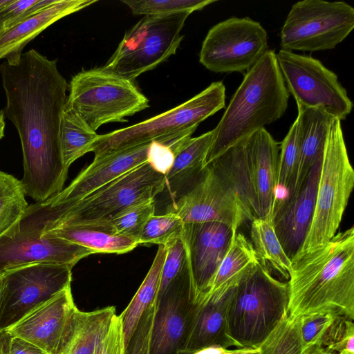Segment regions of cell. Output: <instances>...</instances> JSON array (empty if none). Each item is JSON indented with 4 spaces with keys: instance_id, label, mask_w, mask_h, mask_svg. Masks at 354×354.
Masks as SVG:
<instances>
[{
    "instance_id": "obj_24",
    "label": "cell",
    "mask_w": 354,
    "mask_h": 354,
    "mask_svg": "<svg viewBox=\"0 0 354 354\" xmlns=\"http://www.w3.org/2000/svg\"><path fill=\"white\" fill-rule=\"evenodd\" d=\"M213 135L212 129L198 137L187 138L173 148L174 162L165 175V187H168L172 194L181 195L201 177Z\"/></svg>"
},
{
    "instance_id": "obj_12",
    "label": "cell",
    "mask_w": 354,
    "mask_h": 354,
    "mask_svg": "<svg viewBox=\"0 0 354 354\" xmlns=\"http://www.w3.org/2000/svg\"><path fill=\"white\" fill-rule=\"evenodd\" d=\"M276 57L287 90L297 105L322 108L341 121L350 114L353 102L346 89L319 60L284 49Z\"/></svg>"
},
{
    "instance_id": "obj_43",
    "label": "cell",
    "mask_w": 354,
    "mask_h": 354,
    "mask_svg": "<svg viewBox=\"0 0 354 354\" xmlns=\"http://www.w3.org/2000/svg\"><path fill=\"white\" fill-rule=\"evenodd\" d=\"M0 350L2 354H48L30 342L0 330Z\"/></svg>"
},
{
    "instance_id": "obj_7",
    "label": "cell",
    "mask_w": 354,
    "mask_h": 354,
    "mask_svg": "<svg viewBox=\"0 0 354 354\" xmlns=\"http://www.w3.org/2000/svg\"><path fill=\"white\" fill-rule=\"evenodd\" d=\"M68 88L66 106L95 131L104 124L127 122V117L149 106L133 81L103 67L81 71Z\"/></svg>"
},
{
    "instance_id": "obj_32",
    "label": "cell",
    "mask_w": 354,
    "mask_h": 354,
    "mask_svg": "<svg viewBox=\"0 0 354 354\" xmlns=\"http://www.w3.org/2000/svg\"><path fill=\"white\" fill-rule=\"evenodd\" d=\"M115 314L113 306L84 312L82 326L71 354H93Z\"/></svg>"
},
{
    "instance_id": "obj_19",
    "label": "cell",
    "mask_w": 354,
    "mask_h": 354,
    "mask_svg": "<svg viewBox=\"0 0 354 354\" xmlns=\"http://www.w3.org/2000/svg\"><path fill=\"white\" fill-rule=\"evenodd\" d=\"M321 161L322 158L311 168L296 194L276 204L272 218L274 230L290 260L301 250L312 224Z\"/></svg>"
},
{
    "instance_id": "obj_10",
    "label": "cell",
    "mask_w": 354,
    "mask_h": 354,
    "mask_svg": "<svg viewBox=\"0 0 354 354\" xmlns=\"http://www.w3.org/2000/svg\"><path fill=\"white\" fill-rule=\"evenodd\" d=\"M354 28V8L344 1L304 0L293 4L280 32L281 49H333Z\"/></svg>"
},
{
    "instance_id": "obj_41",
    "label": "cell",
    "mask_w": 354,
    "mask_h": 354,
    "mask_svg": "<svg viewBox=\"0 0 354 354\" xmlns=\"http://www.w3.org/2000/svg\"><path fill=\"white\" fill-rule=\"evenodd\" d=\"M156 309V299L140 319L126 348V354H149L151 335Z\"/></svg>"
},
{
    "instance_id": "obj_21",
    "label": "cell",
    "mask_w": 354,
    "mask_h": 354,
    "mask_svg": "<svg viewBox=\"0 0 354 354\" xmlns=\"http://www.w3.org/2000/svg\"><path fill=\"white\" fill-rule=\"evenodd\" d=\"M234 288L196 302L183 354L212 345L241 348L230 337L228 330V311Z\"/></svg>"
},
{
    "instance_id": "obj_18",
    "label": "cell",
    "mask_w": 354,
    "mask_h": 354,
    "mask_svg": "<svg viewBox=\"0 0 354 354\" xmlns=\"http://www.w3.org/2000/svg\"><path fill=\"white\" fill-rule=\"evenodd\" d=\"M254 218L271 219L278 201V143L262 128L245 140Z\"/></svg>"
},
{
    "instance_id": "obj_3",
    "label": "cell",
    "mask_w": 354,
    "mask_h": 354,
    "mask_svg": "<svg viewBox=\"0 0 354 354\" xmlns=\"http://www.w3.org/2000/svg\"><path fill=\"white\" fill-rule=\"evenodd\" d=\"M289 93L276 53L268 50L245 73L217 126L205 160H213L284 114Z\"/></svg>"
},
{
    "instance_id": "obj_4",
    "label": "cell",
    "mask_w": 354,
    "mask_h": 354,
    "mask_svg": "<svg viewBox=\"0 0 354 354\" xmlns=\"http://www.w3.org/2000/svg\"><path fill=\"white\" fill-rule=\"evenodd\" d=\"M289 286L260 263L235 287L228 311L230 337L256 348L288 316Z\"/></svg>"
},
{
    "instance_id": "obj_13",
    "label": "cell",
    "mask_w": 354,
    "mask_h": 354,
    "mask_svg": "<svg viewBox=\"0 0 354 354\" xmlns=\"http://www.w3.org/2000/svg\"><path fill=\"white\" fill-rule=\"evenodd\" d=\"M268 48L267 32L259 22L249 17H231L209 30L199 62L214 73L243 72Z\"/></svg>"
},
{
    "instance_id": "obj_52",
    "label": "cell",
    "mask_w": 354,
    "mask_h": 354,
    "mask_svg": "<svg viewBox=\"0 0 354 354\" xmlns=\"http://www.w3.org/2000/svg\"><path fill=\"white\" fill-rule=\"evenodd\" d=\"M0 354H2L1 350H0Z\"/></svg>"
},
{
    "instance_id": "obj_11",
    "label": "cell",
    "mask_w": 354,
    "mask_h": 354,
    "mask_svg": "<svg viewBox=\"0 0 354 354\" xmlns=\"http://www.w3.org/2000/svg\"><path fill=\"white\" fill-rule=\"evenodd\" d=\"M72 268L65 264L38 263L1 274L0 330L70 286Z\"/></svg>"
},
{
    "instance_id": "obj_35",
    "label": "cell",
    "mask_w": 354,
    "mask_h": 354,
    "mask_svg": "<svg viewBox=\"0 0 354 354\" xmlns=\"http://www.w3.org/2000/svg\"><path fill=\"white\" fill-rule=\"evenodd\" d=\"M185 223L174 211L153 215L145 223L139 244L154 243L167 246L183 236Z\"/></svg>"
},
{
    "instance_id": "obj_40",
    "label": "cell",
    "mask_w": 354,
    "mask_h": 354,
    "mask_svg": "<svg viewBox=\"0 0 354 354\" xmlns=\"http://www.w3.org/2000/svg\"><path fill=\"white\" fill-rule=\"evenodd\" d=\"M336 316L313 315L299 318L303 348L322 346L324 337Z\"/></svg>"
},
{
    "instance_id": "obj_23",
    "label": "cell",
    "mask_w": 354,
    "mask_h": 354,
    "mask_svg": "<svg viewBox=\"0 0 354 354\" xmlns=\"http://www.w3.org/2000/svg\"><path fill=\"white\" fill-rule=\"evenodd\" d=\"M299 136V161L291 197L296 194L311 168L323 154L330 124L333 117L319 107L297 105Z\"/></svg>"
},
{
    "instance_id": "obj_48",
    "label": "cell",
    "mask_w": 354,
    "mask_h": 354,
    "mask_svg": "<svg viewBox=\"0 0 354 354\" xmlns=\"http://www.w3.org/2000/svg\"><path fill=\"white\" fill-rule=\"evenodd\" d=\"M12 0H0V9L6 5L10 3Z\"/></svg>"
},
{
    "instance_id": "obj_22",
    "label": "cell",
    "mask_w": 354,
    "mask_h": 354,
    "mask_svg": "<svg viewBox=\"0 0 354 354\" xmlns=\"http://www.w3.org/2000/svg\"><path fill=\"white\" fill-rule=\"evenodd\" d=\"M96 0H56L0 35V59L17 61L24 47L46 28L60 19L78 12Z\"/></svg>"
},
{
    "instance_id": "obj_45",
    "label": "cell",
    "mask_w": 354,
    "mask_h": 354,
    "mask_svg": "<svg viewBox=\"0 0 354 354\" xmlns=\"http://www.w3.org/2000/svg\"><path fill=\"white\" fill-rule=\"evenodd\" d=\"M258 351V348L229 349L218 345H212L198 349L190 354H250L257 353Z\"/></svg>"
},
{
    "instance_id": "obj_16",
    "label": "cell",
    "mask_w": 354,
    "mask_h": 354,
    "mask_svg": "<svg viewBox=\"0 0 354 354\" xmlns=\"http://www.w3.org/2000/svg\"><path fill=\"white\" fill-rule=\"evenodd\" d=\"M196 299L192 281L173 282L157 296L149 354H183Z\"/></svg>"
},
{
    "instance_id": "obj_6",
    "label": "cell",
    "mask_w": 354,
    "mask_h": 354,
    "mask_svg": "<svg viewBox=\"0 0 354 354\" xmlns=\"http://www.w3.org/2000/svg\"><path fill=\"white\" fill-rule=\"evenodd\" d=\"M165 186V176L146 162L54 215L29 234L41 236L62 225L109 223L127 208L154 200Z\"/></svg>"
},
{
    "instance_id": "obj_44",
    "label": "cell",
    "mask_w": 354,
    "mask_h": 354,
    "mask_svg": "<svg viewBox=\"0 0 354 354\" xmlns=\"http://www.w3.org/2000/svg\"><path fill=\"white\" fill-rule=\"evenodd\" d=\"M174 158V152L169 147L156 141L151 143L147 162L157 171L165 176L172 166Z\"/></svg>"
},
{
    "instance_id": "obj_42",
    "label": "cell",
    "mask_w": 354,
    "mask_h": 354,
    "mask_svg": "<svg viewBox=\"0 0 354 354\" xmlns=\"http://www.w3.org/2000/svg\"><path fill=\"white\" fill-rule=\"evenodd\" d=\"M93 354H126L122 322L115 314Z\"/></svg>"
},
{
    "instance_id": "obj_29",
    "label": "cell",
    "mask_w": 354,
    "mask_h": 354,
    "mask_svg": "<svg viewBox=\"0 0 354 354\" xmlns=\"http://www.w3.org/2000/svg\"><path fill=\"white\" fill-rule=\"evenodd\" d=\"M209 165H212L232 189L251 221L254 203L249 183L245 140L230 148Z\"/></svg>"
},
{
    "instance_id": "obj_9",
    "label": "cell",
    "mask_w": 354,
    "mask_h": 354,
    "mask_svg": "<svg viewBox=\"0 0 354 354\" xmlns=\"http://www.w3.org/2000/svg\"><path fill=\"white\" fill-rule=\"evenodd\" d=\"M189 15L180 12L145 16L126 32L102 67L134 82L176 53L183 38L180 32Z\"/></svg>"
},
{
    "instance_id": "obj_36",
    "label": "cell",
    "mask_w": 354,
    "mask_h": 354,
    "mask_svg": "<svg viewBox=\"0 0 354 354\" xmlns=\"http://www.w3.org/2000/svg\"><path fill=\"white\" fill-rule=\"evenodd\" d=\"M154 214V200H149L127 208L109 223L115 234L132 239L139 245L143 227Z\"/></svg>"
},
{
    "instance_id": "obj_17",
    "label": "cell",
    "mask_w": 354,
    "mask_h": 354,
    "mask_svg": "<svg viewBox=\"0 0 354 354\" xmlns=\"http://www.w3.org/2000/svg\"><path fill=\"white\" fill-rule=\"evenodd\" d=\"M93 254H95L93 250L61 238L21 232L15 225L0 236V274L38 263L65 264L73 268Z\"/></svg>"
},
{
    "instance_id": "obj_39",
    "label": "cell",
    "mask_w": 354,
    "mask_h": 354,
    "mask_svg": "<svg viewBox=\"0 0 354 354\" xmlns=\"http://www.w3.org/2000/svg\"><path fill=\"white\" fill-rule=\"evenodd\" d=\"M56 0H12L0 9V35Z\"/></svg>"
},
{
    "instance_id": "obj_25",
    "label": "cell",
    "mask_w": 354,
    "mask_h": 354,
    "mask_svg": "<svg viewBox=\"0 0 354 354\" xmlns=\"http://www.w3.org/2000/svg\"><path fill=\"white\" fill-rule=\"evenodd\" d=\"M41 236L58 237L93 250L96 253L124 254L138 243L115 233L109 223L62 225Z\"/></svg>"
},
{
    "instance_id": "obj_30",
    "label": "cell",
    "mask_w": 354,
    "mask_h": 354,
    "mask_svg": "<svg viewBox=\"0 0 354 354\" xmlns=\"http://www.w3.org/2000/svg\"><path fill=\"white\" fill-rule=\"evenodd\" d=\"M98 136L81 118L65 105L60 127V147L63 162L68 169L77 159L89 152Z\"/></svg>"
},
{
    "instance_id": "obj_1",
    "label": "cell",
    "mask_w": 354,
    "mask_h": 354,
    "mask_svg": "<svg viewBox=\"0 0 354 354\" xmlns=\"http://www.w3.org/2000/svg\"><path fill=\"white\" fill-rule=\"evenodd\" d=\"M6 97L4 116L15 126L23 153L26 194L42 203L61 192L68 170L62 160L60 127L68 84L57 60L35 49L0 64Z\"/></svg>"
},
{
    "instance_id": "obj_8",
    "label": "cell",
    "mask_w": 354,
    "mask_h": 354,
    "mask_svg": "<svg viewBox=\"0 0 354 354\" xmlns=\"http://www.w3.org/2000/svg\"><path fill=\"white\" fill-rule=\"evenodd\" d=\"M225 105V87L221 81L177 106L131 126L98 135L89 152L98 157L113 151L153 141L163 144L177 133L196 129Z\"/></svg>"
},
{
    "instance_id": "obj_33",
    "label": "cell",
    "mask_w": 354,
    "mask_h": 354,
    "mask_svg": "<svg viewBox=\"0 0 354 354\" xmlns=\"http://www.w3.org/2000/svg\"><path fill=\"white\" fill-rule=\"evenodd\" d=\"M258 354H301L299 318L288 316L259 345Z\"/></svg>"
},
{
    "instance_id": "obj_15",
    "label": "cell",
    "mask_w": 354,
    "mask_h": 354,
    "mask_svg": "<svg viewBox=\"0 0 354 354\" xmlns=\"http://www.w3.org/2000/svg\"><path fill=\"white\" fill-rule=\"evenodd\" d=\"M184 223L218 222L234 230L251 220L236 194L215 168L208 165L198 180L170 209Z\"/></svg>"
},
{
    "instance_id": "obj_27",
    "label": "cell",
    "mask_w": 354,
    "mask_h": 354,
    "mask_svg": "<svg viewBox=\"0 0 354 354\" xmlns=\"http://www.w3.org/2000/svg\"><path fill=\"white\" fill-rule=\"evenodd\" d=\"M252 245L259 262L279 280H289L291 260L274 232L271 219L254 218L250 228Z\"/></svg>"
},
{
    "instance_id": "obj_47",
    "label": "cell",
    "mask_w": 354,
    "mask_h": 354,
    "mask_svg": "<svg viewBox=\"0 0 354 354\" xmlns=\"http://www.w3.org/2000/svg\"><path fill=\"white\" fill-rule=\"evenodd\" d=\"M5 116L3 110L0 111V140L4 136V130H5Z\"/></svg>"
},
{
    "instance_id": "obj_37",
    "label": "cell",
    "mask_w": 354,
    "mask_h": 354,
    "mask_svg": "<svg viewBox=\"0 0 354 354\" xmlns=\"http://www.w3.org/2000/svg\"><path fill=\"white\" fill-rule=\"evenodd\" d=\"M215 0H122L133 15H159L180 12L190 14L215 2Z\"/></svg>"
},
{
    "instance_id": "obj_2",
    "label": "cell",
    "mask_w": 354,
    "mask_h": 354,
    "mask_svg": "<svg viewBox=\"0 0 354 354\" xmlns=\"http://www.w3.org/2000/svg\"><path fill=\"white\" fill-rule=\"evenodd\" d=\"M288 315L354 319V227L291 260Z\"/></svg>"
},
{
    "instance_id": "obj_28",
    "label": "cell",
    "mask_w": 354,
    "mask_h": 354,
    "mask_svg": "<svg viewBox=\"0 0 354 354\" xmlns=\"http://www.w3.org/2000/svg\"><path fill=\"white\" fill-rule=\"evenodd\" d=\"M167 248L158 245L151 268L128 306L120 315L127 348L143 313L157 297L161 272Z\"/></svg>"
},
{
    "instance_id": "obj_34",
    "label": "cell",
    "mask_w": 354,
    "mask_h": 354,
    "mask_svg": "<svg viewBox=\"0 0 354 354\" xmlns=\"http://www.w3.org/2000/svg\"><path fill=\"white\" fill-rule=\"evenodd\" d=\"M299 136L297 120L293 122L281 145L278 167V189L286 190L287 196L292 194L299 161Z\"/></svg>"
},
{
    "instance_id": "obj_46",
    "label": "cell",
    "mask_w": 354,
    "mask_h": 354,
    "mask_svg": "<svg viewBox=\"0 0 354 354\" xmlns=\"http://www.w3.org/2000/svg\"><path fill=\"white\" fill-rule=\"evenodd\" d=\"M301 354H337L327 351L322 346H313L303 348Z\"/></svg>"
},
{
    "instance_id": "obj_5",
    "label": "cell",
    "mask_w": 354,
    "mask_h": 354,
    "mask_svg": "<svg viewBox=\"0 0 354 354\" xmlns=\"http://www.w3.org/2000/svg\"><path fill=\"white\" fill-rule=\"evenodd\" d=\"M353 186L354 171L348 158L341 120L333 118L322 157L312 224L301 250L294 258L321 247L336 234Z\"/></svg>"
},
{
    "instance_id": "obj_50",
    "label": "cell",
    "mask_w": 354,
    "mask_h": 354,
    "mask_svg": "<svg viewBox=\"0 0 354 354\" xmlns=\"http://www.w3.org/2000/svg\"><path fill=\"white\" fill-rule=\"evenodd\" d=\"M73 347H72V348H73ZM72 348H71L68 352H67L66 354H71V351H72Z\"/></svg>"
},
{
    "instance_id": "obj_31",
    "label": "cell",
    "mask_w": 354,
    "mask_h": 354,
    "mask_svg": "<svg viewBox=\"0 0 354 354\" xmlns=\"http://www.w3.org/2000/svg\"><path fill=\"white\" fill-rule=\"evenodd\" d=\"M21 180L0 170V236L19 223L28 205Z\"/></svg>"
},
{
    "instance_id": "obj_20",
    "label": "cell",
    "mask_w": 354,
    "mask_h": 354,
    "mask_svg": "<svg viewBox=\"0 0 354 354\" xmlns=\"http://www.w3.org/2000/svg\"><path fill=\"white\" fill-rule=\"evenodd\" d=\"M236 232L218 222L185 223L183 238L187 249L196 299L207 291Z\"/></svg>"
},
{
    "instance_id": "obj_26",
    "label": "cell",
    "mask_w": 354,
    "mask_h": 354,
    "mask_svg": "<svg viewBox=\"0 0 354 354\" xmlns=\"http://www.w3.org/2000/svg\"><path fill=\"white\" fill-rule=\"evenodd\" d=\"M259 263L252 243L243 234L236 232L207 291L196 302L235 288Z\"/></svg>"
},
{
    "instance_id": "obj_51",
    "label": "cell",
    "mask_w": 354,
    "mask_h": 354,
    "mask_svg": "<svg viewBox=\"0 0 354 354\" xmlns=\"http://www.w3.org/2000/svg\"><path fill=\"white\" fill-rule=\"evenodd\" d=\"M259 352V351H258ZM258 352L257 353H250V354H258Z\"/></svg>"
},
{
    "instance_id": "obj_38",
    "label": "cell",
    "mask_w": 354,
    "mask_h": 354,
    "mask_svg": "<svg viewBox=\"0 0 354 354\" xmlns=\"http://www.w3.org/2000/svg\"><path fill=\"white\" fill-rule=\"evenodd\" d=\"M322 346L337 354H354L353 320L336 316L324 337Z\"/></svg>"
},
{
    "instance_id": "obj_49",
    "label": "cell",
    "mask_w": 354,
    "mask_h": 354,
    "mask_svg": "<svg viewBox=\"0 0 354 354\" xmlns=\"http://www.w3.org/2000/svg\"><path fill=\"white\" fill-rule=\"evenodd\" d=\"M1 275H0V292H1Z\"/></svg>"
},
{
    "instance_id": "obj_14",
    "label": "cell",
    "mask_w": 354,
    "mask_h": 354,
    "mask_svg": "<svg viewBox=\"0 0 354 354\" xmlns=\"http://www.w3.org/2000/svg\"><path fill=\"white\" fill-rule=\"evenodd\" d=\"M84 315L75 306L70 286L6 330L48 354H66L75 344Z\"/></svg>"
}]
</instances>
